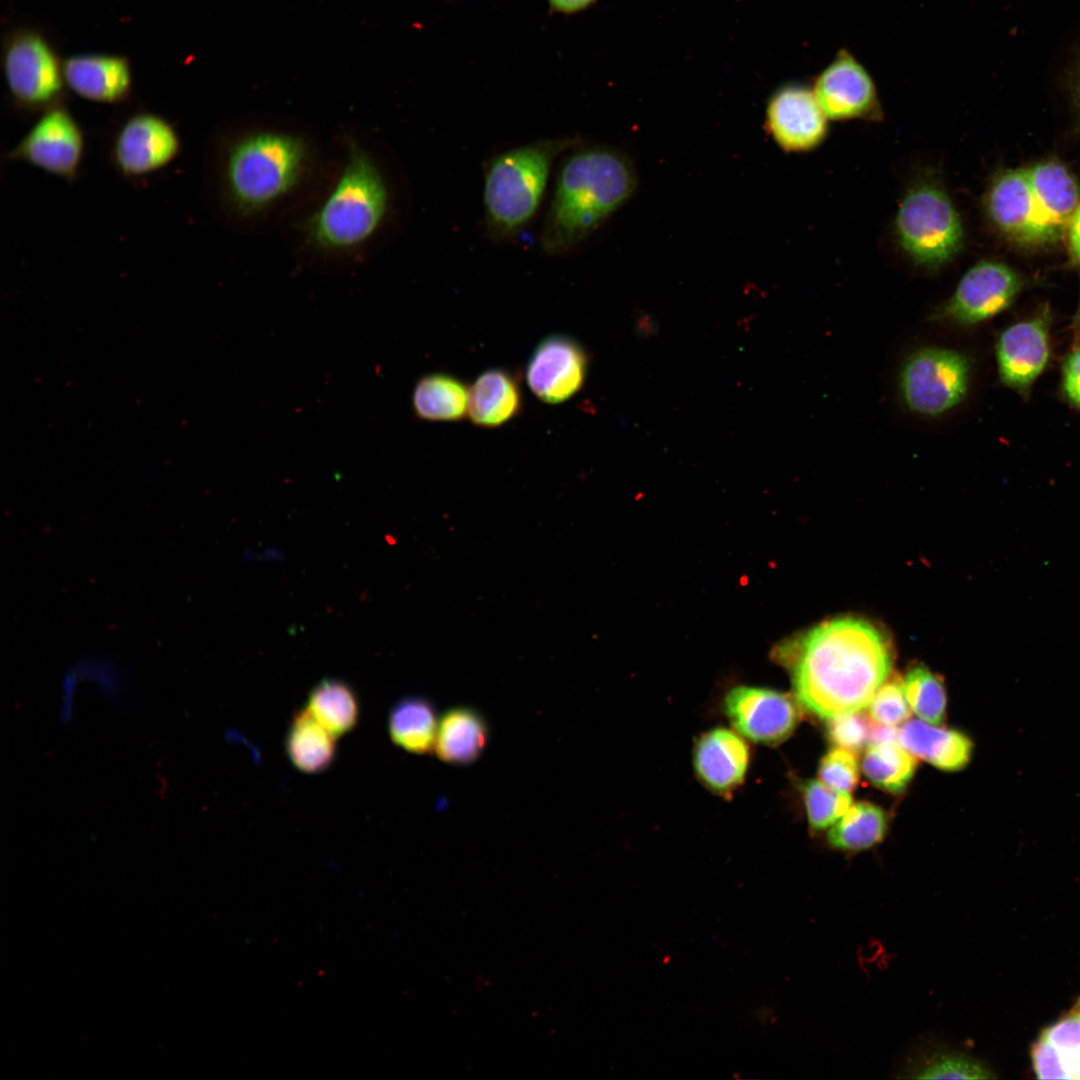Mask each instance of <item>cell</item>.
Here are the masks:
<instances>
[{"label": "cell", "instance_id": "1", "mask_svg": "<svg viewBox=\"0 0 1080 1080\" xmlns=\"http://www.w3.org/2000/svg\"><path fill=\"white\" fill-rule=\"evenodd\" d=\"M778 656L790 672L798 705L826 720L866 708L892 668L883 635L852 617L815 626Z\"/></svg>", "mask_w": 1080, "mask_h": 1080}, {"label": "cell", "instance_id": "2", "mask_svg": "<svg viewBox=\"0 0 1080 1080\" xmlns=\"http://www.w3.org/2000/svg\"><path fill=\"white\" fill-rule=\"evenodd\" d=\"M637 171L631 158L608 145H579L556 176L540 232L550 256L574 251L634 195Z\"/></svg>", "mask_w": 1080, "mask_h": 1080}, {"label": "cell", "instance_id": "3", "mask_svg": "<svg viewBox=\"0 0 1080 1080\" xmlns=\"http://www.w3.org/2000/svg\"><path fill=\"white\" fill-rule=\"evenodd\" d=\"M308 159L307 142L291 133L265 130L221 140L211 166L214 194L242 214L263 210L296 186Z\"/></svg>", "mask_w": 1080, "mask_h": 1080}, {"label": "cell", "instance_id": "4", "mask_svg": "<svg viewBox=\"0 0 1080 1080\" xmlns=\"http://www.w3.org/2000/svg\"><path fill=\"white\" fill-rule=\"evenodd\" d=\"M583 144L578 136L545 138L503 151L484 167V228L494 243H509L529 225L542 202L555 160Z\"/></svg>", "mask_w": 1080, "mask_h": 1080}, {"label": "cell", "instance_id": "5", "mask_svg": "<svg viewBox=\"0 0 1080 1080\" xmlns=\"http://www.w3.org/2000/svg\"><path fill=\"white\" fill-rule=\"evenodd\" d=\"M386 182L370 155L354 140L334 188L306 222V233L320 248L350 250L367 242L388 209Z\"/></svg>", "mask_w": 1080, "mask_h": 1080}, {"label": "cell", "instance_id": "6", "mask_svg": "<svg viewBox=\"0 0 1080 1080\" xmlns=\"http://www.w3.org/2000/svg\"><path fill=\"white\" fill-rule=\"evenodd\" d=\"M895 228L904 252L927 269L949 263L964 241L961 218L934 176H924L909 186L899 205Z\"/></svg>", "mask_w": 1080, "mask_h": 1080}, {"label": "cell", "instance_id": "7", "mask_svg": "<svg viewBox=\"0 0 1080 1080\" xmlns=\"http://www.w3.org/2000/svg\"><path fill=\"white\" fill-rule=\"evenodd\" d=\"M2 70L9 99L25 114H41L65 102L63 60L40 31L20 27L3 42Z\"/></svg>", "mask_w": 1080, "mask_h": 1080}, {"label": "cell", "instance_id": "8", "mask_svg": "<svg viewBox=\"0 0 1080 1080\" xmlns=\"http://www.w3.org/2000/svg\"><path fill=\"white\" fill-rule=\"evenodd\" d=\"M182 150L181 135L171 120L158 112L138 109L109 129L105 157L120 178L143 184L169 168Z\"/></svg>", "mask_w": 1080, "mask_h": 1080}, {"label": "cell", "instance_id": "9", "mask_svg": "<svg viewBox=\"0 0 1080 1080\" xmlns=\"http://www.w3.org/2000/svg\"><path fill=\"white\" fill-rule=\"evenodd\" d=\"M968 358L945 347H922L903 362L899 389L906 407L915 414L937 417L959 405L970 379Z\"/></svg>", "mask_w": 1080, "mask_h": 1080}, {"label": "cell", "instance_id": "10", "mask_svg": "<svg viewBox=\"0 0 1080 1080\" xmlns=\"http://www.w3.org/2000/svg\"><path fill=\"white\" fill-rule=\"evenodd\" d=\"M85 154L84 129L64 102L39 114L5 158L74 184L80 178Z\"/></svg>", "mask_w": 1080, "mask_h": 1080}, {"label": "cell", "instance_id": "11", "mask_svg": "<svg viewBox=\"0 0 1080 1080\" xmlns=\"http://www.w3.org/2000/svg\"><path fill=\"white\" fill-rule=\"evenodd\" d=\"M986 205L996 227L1020 243H1050L1062 234L1033 188L1027 169L1008 170L998 176Z\"/></svg>", "mask_w": 1080, "mask_h": 1080}, {"label": "cell", "instance_id": "12", "mask_svg": "<svg viewBox=\"0 0 1080 1080\" xmlns=\"http://www.w3.org/2000/svg\"><path fill=\"white\" fill-rule=\"evenodd\" d=\"M1020 289L1021 280L1010 267L981 261L962 276L937 316L961 325L976 324L1005 310Z\"/></svg>", "mask_w": 1080, "mask_h": 1080}, {"label": "cell", "instance_id": "13", "mask_svg": "<svg viewBox=\"0 0 1080 1080\" xmlns=\"http://www.w3.org/2000/svg\"><path fill=\"white\" fill-rule=\"evenodd\" d=\"M813 93L827 119L879 118L875 83L860 61L841 49L819 73Z\"/></svg>", "mask_w": 1080, "mask_h": 1080}, {"label": "cell", "instance_id": "14", "mask_svg": "<svg viewBox=\"0 0 1080 1080\" xmlns=\"http://www.w3.org/2000/svg\"><path fill=\"white\" fill-rule=\"evenodd\" d=\"M724 708L739 734L766 745L783 742L799 721L798 705L791 697L761 687H734L724 699Z\"/></svg>", "mask_w": 1080, "mask_h": 1080}, {"label": "cell", "instance_id": "15", "mask_svg": "<svg viewBox=\"0 0 1080 1080\" xmlns=\"http://www.w3.org/2000/svg\"><path fill=\"white\" fill-rule=\"evenodd\" d=\"M827 120L813 90L804 85H783L768 100L766 128L786 152H803L818 146L826 136Z\"/></svg>", "mask_w": 1080, "mask_h": 1080}, {"label": "cell", "instance_id": "16", "mask_svg": "<svg viewBox=\"0 0 1080 1080\" xmlns=\"http://www.w3.org/2000/svg\"><path fill=\"white\" fill-rule=\"evenodd\" d=\"M587 355L572 338L552 335L544 338L530 357L526 379L535 396L547 403L568 400L582 387Z\"/></svg>", "mask_w": 1080, "mask_h": 1080}, {"label": "cell", "instance_id": "17", "mask_svg": "<svg viewBox=\"0 0 1080 1080\" xmlns=\"http://www.w3.org/2000/svg\"><path fill=\"white\" fill-rule=\"evenodd\" d=\"M63 74L66 88L90 102L117 105L125 103L132 95L131 65L121 55H71L63 60Z\"/></svg>", "mask_w": 1080, "mask_h": 1080}, {"label": "cell", "instance_id": "18", "mask_svg": "<svg viewBox=\"0 0 1080 1080\" xmlns=\"http://www.w3.org/2000/svg\"><path fill=\"white\" fill-rule=\"evenodd\" d=\"M1046 319L1036 317L1007 328L999 337L996 357L1001 380L1014 389H1028L1049 359Z\"/></svg>", "mask_w": 1080, "mask_h": 1080}, {"label": "cell", "instance_id": "19", "mask_svg": "<svg viewBox=\"0 0 1080 1080\" xmlns=\"http://www.w3.org/2000/svg\"><path fill=\"white\" fill-rule=\"evenodd\" d=\"M750 753L739 734L715 728L702 735L695 746L694 768L710 789L725 793L740 785L746 775Z\"/></svg>", "mask_w": 1080, "mask_h": 1080}, {"label": "cell", "instance_id": "20", "mask_svg": "<svg viewBox=\"0 0 1080 1080\" xmlns=\"http://www.w3.org/2000/svg\"><path fill=\"white\" fill-rule=\"evenodd\" d=\"M1031 1057L1040 1079H1080V1004L1041 1033Z\"/></svg>", "mask_w": 1080, "mask_h": 1080}, {"label": "cell", "instance_id": "21", "mask_svg": "<svg viewBox=\"0 0 1080 1080\" xmlns=\"http://www.w3.org/2000/svg\"><path fill=\"white\" fill-rule=\"evenodd\" d=\"M923 720H909L899 729V743L914 757L945 770L964 768L972 755L970 739L956 730L934 727Z\"/></svg>", "mask_w": 1080, "mask_h": 1080}, {"label": "cell", "instance_id": "22", "mask_svg": "<svg viewBox=\"0 0 1080 1080\" xmlns=\"http://www.w3.org/2000/svg\"><path fill=\"white\" fill-rule=\"evenodd\" d=\"M519 383L504 369H490L477 377L468 392V416L478 426L498 427L520 412Z\"/></svg>", "mask_w": 1080, "mask_h": 1080}, {"label": "cell", "instance_id": "23", "mask_svg": "<svg viewBox=\"0 0 1080 1080\" xmlns=\"http://www.w3.org/2000/svg\"><path fill=\"white\" fill-rule=\"evenodd\" d=\"M488 725L473 708L457 706L439 719L434 751L443 762L467 765L477 760L488 742Z\"/></svg>", "mask_w": 1080, "mask_h": 1080}, {"label": "cell", "instance_id": "24", "mask_svg": "<svg viewBox=\"0 0 1080 1080\" xmlns=\"http://www.w3.org/2000/svg\"><path fill=\"white\" fill-rule=\"evenodd\" d=\"M335 736L324 728L306 707L296 710L285 737V752L291 764L305 774H319L334 763Z\"/></svg>", "mask_w": 1080, "mask_h": 1080}, {"label": "cell", "instance_id": "25", "mask_svg": "<svg viewBox=\"0 0 1080 1080\" xmlns=\"http://www.w3.org/2000/svg\"><path fill=\"white\" fill-rule=\"evenodd\" d=\"M438 723L435 708L429 700L407 696L392 706L387 729L392 742L401 749L426 754L434 750Z\"/></svg>", "mask_w": 1080, "mask_h": 1080}, {"label": "cell", "instance_id": "26", "mask_svg": "<svg viewBox=\"0 0 1080 1080\" xmlns=\"http://www.w3.org/2000/svg\"><path fill=\"white\" fill-rule=\"evenodd\" d=\"M469 389L458 378L433 373L422 377L412 394L415 415L427 421H457L468 415Z\"/></svg>", "mask_w": 1080, "mask_h": 1080}, {"label": "cell", "instance_id": "27", "mask_svg": "<svg viewBox=\"0 0 1080 1080\" xmlns=\"http://www.w3.org/2000/svg\"><path fill=\"white\" fill-rule=\"evenodd\" d=\"M305 707L336 738L351 732L359 721L358 697L339 679L319 681L309 692Z\"/></svg>", "mask_w": 1080, "mask_h": 1080}, {"label": "cell", "instance_id": "28", "mask_svg": "<svg viewBox=\"0 0 1080 1080\" xmlns=\"http://www.w3.org/2000/svg\"><path fill=\"white\" fill-rule=\"evenodd\" d=\"M1029 180L1054 223L1064 232L1079 205V188L1065 167L1053 161L1027 168Z\"/></svg>", "mask_w": 1080, "mask_h": 1080}, {"label": "cell", "instance_id": "29", "mask_svg": "<svg viewBox=\"0 0 1080 1080\" xmlns=\"http://www.w3.org/2000/svg\"><path fill=\"white\" fill-rule=\"evenodd\" d=\"M887 824V816L881 808L868 802H858L852 804L834 824L828 832L827 840L838 850H865L883 839Z\"/></svg>", "mask_w": 1080, "mask_h": 1080}, {"label": "cell", "instance_id": "30", "mask_svg": "<svg viewBox=\"0 0 1080 1080\" xmlns=\"http://www.w3.org/2000/svg\"><path fill=\"white\" fill-rule=\"evenodd\" d=\"M917 762L897 742L870 744L862 760L867 779L878 788L900 793L911 781Z\"/></svg>", "mask_w": 1080, "mask_h": 1080}, {"label": "cell", "instance_id": "31", "mask_svg": "<svg viewBox=\"0 0 1080 1080\" xmlns=\"http://www.w3.org/2000/svg\"><path fill=\"white\" fill-rule=\"evenodd\" d=\"M906 1077L914 1079H991L993 1071L978 1059L947 1048H933L907 1065Z\"/></svg>", "mask_w": 1080, "mask_h": 1080}, {"label": "cell", "instance_id": "32", "mask_svg": "<svg viewBox=\"0 0 1080 1080\" xmlns=\"http://www.w3.org/2000/svg\"><path fill=\"white\" fill-rule=\"evenodd\" d=\"M903 687L913 712L931 725L943 722L946 710V693L942 681L924 666L908 671Z\"/></svg>", "mask_w": 1080, "mask_h": 1080}, {"label": "cell", "instance_id": "33", "mask_svg": "<svg viewBox=\"0 0 1080 1080\" xmlns=\"http://www.w3.org/2000/svg\"><path fill=\"white\" fill-rule=\"evenodd\" d=\"M808 822L815 830L834 825L851 807L849 792L837 791L820 780H808L803 786Z\"/></svg>", "mask_w": 1080, "mask_h": 1080}, {"label": "cell", "instance_id": "34", "mask_svg": "<svg viewBox=\"0 0 1080 1080\" xmlns=\"http://www.w3.org/2000/svg\"><path fill=\"white\" fill-rule=\"evenodd\" d=\"M869 715L877 723L895 726L906 721L911 714L903 681H885L877 690L869 705Z\"/></svg>", "mask_w": 1080, "mask_h": 1080}, {"label": "cell", "instance_id": "35", "mask_svg": "<svg viewBox=\"0 0 1080 1080\" xmlns=\"http://www.w3.org/2000/svg\"><path fill=\"white\" fill-rule=\"evenodd\" d=\"M821 782L832 789L850 792L859 779L858 762L854 752L838 747L830 750L819 764Z\"/></svg>", "mask_w": 1080, "mask_h": 1080}, {"label": "cell", "instance_id": "36", "mask_svg": "<svg viewBox=\"0 0 1080 1080\" xmlns=\"http://www.w3.org/2000/svg\"><path fill=\"white\" fill-rule=\"evenodd\" d=\"M871 724L858 712L845 713L829 719L828 736L838 747L857 752L869 743Z\"/></svg>", "mask_w": 1080, "mask_h": 1080}, {"label": "cell", "instance_id": "37", "mask_svg": "<svg viewBox=\"0 0 1080 1080\" xmlns=\"http://www.w3.org/2000/svg\"><path fill=\"white\" fill-rule=\"evenodd\" d=\"M81 681H87L109 699L122 694L124 681L119 667L105 658L87 659L74 665Z\"/></svg>", "mask_w": 1080, "mask_h": 1080}, {"label": "cell", "instance_id": "38", "mask_svg": "<svg viewBox=\"0 0 1080 1080\" xmlns=\"http://www.w3.org/2000/svg\"><path fill=\"white\" fill-rule=\"evenodd\" d=\"M1063 387L1068 398L1080 408V346L1066 360Z\"/></svg>", "mask_w": 1080, "mask_h": 1080}, {"label": "cell", "instance_id": "39", "mask_svg": "<svg viewBox=\"0 0 1080 1080\" xmlns=\"http://www.w3.org/2000/svg\"><path fill=\"white\" fill-rule=\"evenodd\" d=\"M1068 240L1073 256L1080 262V203L1068 225Z\"/></svg>", "mask_w": 1080, "mask_h": 1080}, {"label": "cell", "instance_id": "40", "mask_svg": "<svg viewBox=\"0 0 1080 1080\" xmlns=\"http://www.w3.org/2000/svg\"><path fill=\"white\" fill-rule=\"evenodd\" d=\"M551 7L562 13H574L589 7L595 0H548Z\"/></svg>", "mask_w": 1080, "mask_h": 1080}, {"label": "cell", "instance_id": "41", "mask_svg": "<svg viewBox=\"0 0 1080 1080\" xmlns=\"http://www.w3.org/2000/svg\"><path fill=\"white\" fill-rule=\"evenodd\" d=\"M1079 1004H1080V1002H1079Z\"/></svg>", "mask_w": 1080, "mask_h": 1080}]
</instances>
